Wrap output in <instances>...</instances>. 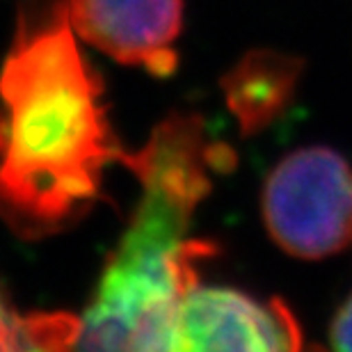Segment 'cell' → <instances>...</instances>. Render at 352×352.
I'll return each instance as SVG.
<instances>
[{
  "label": "cell",
  "instance_id": "obj_5",
  "mask_svg": "<svg viewBox=\"0 0 352 352\" xmlns=\"http://www.w3.org/2000/svg\"><path fill=\"white\" fill-rule=\"evenodd\" d=\"M80 41L119 65L167 76L176 69L183 0H65Z\"/></svg>",
  "mask_w": 352,
  "mask_h": 352
},
{
  "label": "cell",
  "instance_id": "obj_7",
  "mask_svg": "<svg viewBox=\"0 0 352 352\" xmlns=\"http://www.w3.org/2000/svg\"><path fill=\"white\" fill-rule=\"evenodd\" d=\"M0 352H25V316H16L0 298Z\"/></svg>",
  "mask_w": 352,
  "mask_h": 352
},
{
  "label": "cell",
  "instance_id": "obj_6",
  "mask_svg": "<svg viewBox=\"0 0 352 352\" xmlns=\"http://www.w3.org/2000/svg\"><path fill=\"white\" fill-rule=\"evenodd\" d=\"M305 62L298 55L256 48L222 76V94L243 135H256L284 115L298 91Z\"/></svg>",
  "mask_w": 352,
  "mask_h": 352
},
{
  "label": "cell",
  "instance_id": "obj_4",
  "mask_svg": "<svg viewBox=\"0 0 352 352\" xmlns=\"http://www.w3.org/2000/svg\"><path fill=\"white\" fill-rule=\"evenodd\" d=\"M186 352H327L307 346L279 298L261 302L227 286L195 284L183 302Z\"/></svg>",
  "mask_w": 352,
  "mask_h": 352
},
{
  "label": "cell",
  "instance_id": "obj_1",
  "mask_svg": "<svg viewBox=\"0 0 352 352\" xmlns=\"http://www.w3.org/2000/svg\"><path fill=\"white\" fill-rule=\"evenodd\" d=\"M122 151L65 0L23 14L0 69V217L21 236L69 227Z\"/></svg>",
  "mask_w": 352,
  "mask_h": 352
},
{
  "label": "cell",
  "instance_id": "obj_2",
  "mask_svg": "<svg viewBox=\"0 0 352 352\" xmlns=\"http://www.w3.org/2000/svg\"><path fill=\"white\" fill-rule=\"evenodd\" d=\"M188 222L151 208L135 215L112 252L74 352H186L183 302L206 243L186 241Z\"/></svg>",
  "mask_w": 352,
  "mask_h": 352
},
{
  "label": "cell",
  "instance_id": "obj_3",
  "mask_svg": "<svg viewBox=\"0 0 352 352\" xmlns=\"http://www.w3.org/2000/svg\"><path fill=\"white\" fill-rule=\"evenodd\" d=\"M272 241L298 258H325L352 241V167L329 146L281 158L261 197Z\"/></svg>",
  "mask_w": 352,
  "mask_h": 352
},
{
  "label": "cell",
  "instance_id": "obj_8",
  "mask_svg": "<svg viewBox=\"0 0 352 352\" xmlns=\"http://www.w3.org/2000/svg\"><path fill=\"white\" fill-rule=\"evenodd\" d=\"M329 336H332L334 352H352V295L336 311Z\"/></svg>",
  "mask_w": 352,
  "mask_h": 352
}]
</instances>
